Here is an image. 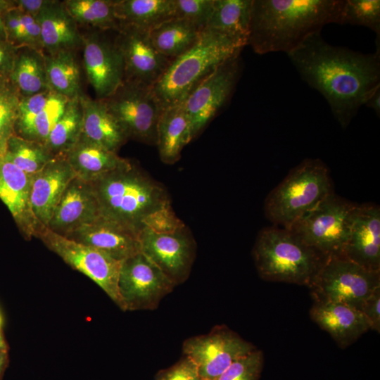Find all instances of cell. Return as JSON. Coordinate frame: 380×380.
<instances>
[{"label": "cell", "mask_w": 380, "mask_h": 380, "mask_svg": "<svg viewBox=\"0 0 380 380\" xmlns=\"http://www.w3.org/2000/svg\"><path fill=\"white\" fill-rule=\"evenodd\" d=\"M182 349L203 380H215L234 362L257 348L226 326H217L207 334L186 339Z\"/></svg>", "instance_id": "4fadbf2b"}, {"label": "cell", "mask_w": 380, "mask_h": 380, "mask_svg": "<svg viewBox=\"0 0 380 380\" xmlns=\"http://www.w3.org/2000/svg\"><path fill=\"white\" fill-rule=\"evenodd\" d=\"M2 329V319H1V314H0V329Z\"/></svg>", "instance_id": "f907efd6"}, {"label": "cell", "mask_w": 380, "mask_h": 380, "mask_svg": "<svg viewBox=\"0 0 380 380\" xmlns=\"http://www.w3.org/2000/svg\"><path fill=\"white\" fill-rule=\"evenodd\" d=\"M76 177L64 156H55L32 176L30 203L38 222L47 227L63 192Z\"/></svg>", "instance_id": "44dd1931"}, {"label": "cell", "mask_w": 380, "mask_h": 380, "mask_svg": "<svg viewBox=\"0 0 380 380\" xmlns=\"http://www.w3.org/2000/svg\"><path fill=\"white\" fill-rule=\"evenodd\" d=\"M5 27L7 41L18 49L26 47L43 52L40 27L35 17L14 6L6 12Z\"/></svg>", "instance_id": "e575fe53"}, {"label": "cell", "mask_w": 380, "mask_h": 380, "mask_svg": "<svg viewBox=\"0 0 380 380\" xmlns=\"http://www.w3.org/2000/svg\"><path fill=\"white\" fill-rule=\"evenodd\" d=\"M214 0H174L175 18L186 20L201 29L206 27Z\"/></svg>", "instance_id": "60d3db41"}, {"label": "cell", "mask_w": 380, "mask_h": 380, "mask_svg": "<svg viewBox=\"0 0 380 380\" xmlns=\"http://www.w3.org/2000/svg\"><path fill=\"white\" fill-rule=\"evenodd\" d=\"M101 215L90 183L75 177L63 192L46 227L66 236Z\"/></svg>", "instance_id": "ffe728a7"}, {"label": "cell", "mask_w": 380, "mask_h": 380, "mask_svg": "<svg viewBox=\"0 0 380 380\" xmlns=\"http://www.w3.org/2000/svg\"><path fill=\"white\" fill-rule=\"evenodd\" d=\"M49 88L56 94L72 99L81 96L80 72L73 50L44 53Z\"/></svg>", "instance_id": "4dcf8cb0"}, {"label": "cell", "mask_w": 380, "mask_h": 380, "mask_svg": "<svg viewBox=\"0 0 380 380\" xmlns=\"http://www.w3.org/2000/svg\"><path fill=\"white\" fill-rule=\"evenodd\" d=\"M83 64L97 99H103L123 83L125 72L121 53L115 40L98 32L82 37Z\"/></svg>", "instance_id": "2e32d148"}, {"label": "cell", "mask_w": 380, "mask_h": 380, "mask_svg": "<svg viewBox=\"0 0 380 380\" xmlns=\"http://www.w3.org/2000/svg\"><path fill=\"white\" fill-rule=\"evenodd\" d=\"M310 316L341 348H346L370 329L359 309L341 303L315 301Z\"/></svg>", "instance_id": "7402d4cb"}, {"label": "cell", "mask_w": 380, "mask_h": 380, "mask_svg": "<svg viewBox=\"0 0 380 380\" xmlns=\"http://www.w3.org/2000/svg\"><path fill=\"white\" fill-rule=\"evenodd\" d=\"M82 124L79 139L116 152L127 141L122 127L101 99L80 96Z\"/></svg>", "instance_id": "603a6c76"}, {"label": "cell", "mask_w": 380, "mask_h": 380, "mask_svg": "<svg viewBox=\"0 0 380 380\" xmlns=\"http://www.w3.org/2000/svg\"><path fill=\"white\" fill-rule=\"evenodd\" d=\"M310 288L315 301L341 303L360 310L380 288V272L367 270L343 256H330Z\"/></svg>", "instance_id": "ba28073f"}, {"label": "cell", "mask_w": 380, "mask_h": 380, "mask_svg": "<svg viewBox=\"0 0 380 380\" xmlns=\"http://www.w3.org/2000/svg\"><path fill=\"white\" fill-rule=\"evenodd\" d=\"M360 310L367 319L370 329L380 331V288L376 289L362 304Z\"/></svg>", "instance_id": "ee69618b"}, {"label": "cell", "mask_w": 380, "mask_h": 380, "mask_svg": "<svg viewBox=\"0 0 380 380\" xmlns=\"http://www.w3.org/2000/svg\"><path fill=\"white\" fill-rule=\"evenodd\" d=\"M141 251L176 286L188 278L195 258L196 244L185 227L171 232L143 228L139 234Z\"/></svg>", "instance_id": "9a60e30c"}, {"label": "cell", "mask_w": 380, "mask_h": 380, "mask_svg": "<svg viewBox=\"0 0 380 380\" xmlns=\"http://www.w3.org/2000/svg\"><path fill=\"white\" fill-rule=\"evenodd\" d=\"M115 15L120 26L150 32L175 18L174 0H118Z\"/></svg>", "instance_id": "83f0119b"}, {"label": "cell", "mask_w": 380, "mask_h": 380, "mask_svg": "<svg viewBox=\"0 0 380 380\" xmlns=\"http://www.w3.org/2000/svg\"><path fill=\"white\" fill-rule=\"evenodd\" d=\"M101 100L128 139L156 145L158 123L163 108L151 89L123 82L113 94Z\"/></svg>", "instance_id": "30bf717a"}, {"label": "cell", "mask_w": 380, "mask_h": 380, "mask_svg": "<svg viewBox=\"0 0 380 380\" xmlns=\"http://www.w3.org/2000/svg\"><path fill=\"white\" fill-rule=\"evenodd\" d=\"M243 46L224 34L205 28L187 51L172 61L151 89L162 108L182 103L220 65L240 54Z\"/></svg>", "instance_id": "277c9868"}, {"label": "cell", "mask_w": 380, "mask_h": 380, "mask_svg": "<svg viewBox=\"0 0 380 380\" xmlns=\"http://www.w3.org/2000/svg\"><path fill=\"white\" fill-rule=\"evenodd\" d=\"M10 73V79L22 97L30 96L51 89L49 88L44 52L21 48Z\"/></svg>", "instance_id": "f546056e"}, {"label": "cell", "mask_w": 380, "mask_h": 380, "mask_svg": "<svg viewBox=\"0 0 380 380\" xmlns=\"http://www.w3.org/2000/svg\"><path fill=\"white\" fill-rule=\"evenodd\" d=\"M156 380H203L194 362L185 356L170 367L160 371Z\"/></svg>", "instance_id": "7bdbcfd3"}, {"label": "cell", "mask_w": 380, "mask_h": 380, "mask_svg": "<svg viewBox=\"0 0 380 380\" xmlns=\"http://www.w3.org/2000/svg\"><path fill=\"white\" fill-rule=\"evenodd\" d=\"M343 257L380 272V208L372 203L358 204Z\"/></svg>", "instance_id": "d6986e66"}, {"label": "cell", "mask_w": 380, "mask_h": 380, "mask_svg": "<svg viewBox=\"0 0 380 380\" xmlns=\"http://www.w3.org/2000/svg\"><path fill=\"white\" fill-rule=\"evenodd\" d=\"M8 363V350H0V380L2 379L4 372Z\"/></svg>", "instance_id": "681fc988"}, {"label": "cell", "mask_w": 380, "mask_h": 380, "mask_svg": "<svg viewBox=\"0 0 380 380\" xmlns=\"http://www.w3.org/2000/svg\"><path fill=\"white\" fill-rule=\"evenodd\" d=\"M64 236L120 262L141 252L139 234L102 215Z\"/></svg>", "instance_id": "ac0fdd59"}, {"label": "cell", "mask_w": 380, "mask_h": 380, "mask_svg": "<svg viewBox=\"0 0 380 380\" xmlns=\"http://www.w3.org/2000/svg\"><path fill=\"white\" fill-rule=\"evenodd\" d=\"M253 0H214L205 28L220 32L243 47L248 45Z\"/></svg>", "instance_id": "4316f807"}, {"label": "cell", "mask_w": 380, "mask_h": 380, "mask_svg": "<svg viewBox=\"0 0 380 380\" xmlns=\"http://www.w3.org/2000/svg\"><path fill=\"white\" fill-rule=\"evenodd\" d=\"M241 72V53L228 59L206 77L182 103L194 139L229 101Z\"/></svg>", "instance_id": "8fae6325"}, {"label": "cell", "mask_w": 380, "mask_h": 380, "mask_svg": "<svg viewBox=\"0 0 380 380\" xmlns=\"http://www.w3.org/2000/svg\"><path fill=\"white\" fill-rule=\"evenodd\" d=\"M53 91L49 89L30 96L22 97L15 123L17 135L28 139L34 122L48 102Z\"/></svg>", "instance_id": "f35d334b"}, {"label": "cell", "mask_w": 380, "mask_h": 380, "mask_svg": "<svg viewBox=\"0 0 380 380\" xmlns=\"http://www.w3.org/2000/svg\"><path fill=\"white\" fill-rule=\"evenodd\" d=\"M190 141L189 122L183 104L163 108L158 120L156 141L162 162L176 163Z\"/></svg>", "instance_id": "484cf974"}, {"label": "cell", "mask_w": 380, "mask_h": 380, "mask_svg": "<svg viewBox=\"0 0 380 380\" xmlns=\"http://www.w3.org/2000/svg\"><path fill=\"white\" fill-rule=\"evenodd\" d=\"M32 176L22 171L6 156L0 158V199L11 213L24 236L37 237L42 226L30 203Z\"/></svg>", "instance_id": "e0dca14e"}, {"label": "cell", "mask_w": 380, "mask_h": 380, "mask_svg": "<svg viewBox=\"0 0 380 380\" xmlns=\"http://www.w3.org/2000/svg\"><path fill=\"white\" fill-rule=\"evenodd\" d=\"M37 237L65 262L94 281L123 310L118 291L122 262L94 248L58 234L46 227L42 228Z\"/></svg>", "instance_id": "9c48e42d"}, {"label": "cell", "mask_w": 380, "mask_h": 380, "mask_svg": "<svg viewBox=\"0 0 380 380\" xmlns=\"http://www.w3.org/2000/svg\"><path fill=\"white\" fill-rule=\"evenodd\" d=\"M18 51L8 41L0 39V75H10Z\"/></svg>", "instance_id": "f6af8a7d"}, {"label": "cell", "mask_w": 380, "mask_h": 380, "mask_svg": "<svg viewBox=\"0 0 380 380\" xmlns=\"http://www.w3.org/2000/svg\"><path fill=\"white\" fill-rule=\"evenodd\" d=\"M357 205L334 193L287 229L327 258L341 256Z\"/></svg>", "instance_id": "52a82bcc"}, {"label": "cell", "mask_w": 380, "mask_h": 380, "mask_svg": "<svg viewBox=\"0 0 380 380\" xmlns=\"http://www.w3.org/2000/svg\"><path fill=\"white\" fill-rule=\"evenodd\" d=\"M334 193L325 163L320 159L307 158L292 168L269 194L265 213L274 225L287 229Z\"/></svg>", "instance_id": "8992f818"}, {"label": "cell", "mask_w": 380, "mask_h": 380, "mask_svg": "<svg viewBox=\"0 0 380 380\" xmlns=\"http://www.w3.org/2000/svg\"><path fill=\"white\" fill-rule=\"evenodd\" d=\"M287 55L302 80L324 97L343 129L380 87V46L373 53L356 52L328 44L319 32Z\"/></svg>", "instance_id": "6da1fadb"}, {"label": "cell", "mask_w": 380, "mask_h": 380, "mask_svg": "<svg viewBox=\"0 0 380 380\" xmlns=\"http://www.w3.org/2000/svg\"><path fill=\"white\" fill-rule=\"evenodd\" d=\"M202 31L191 22L173 18L151 30L149 37L157 51L172 61L190 49Z\"/></svg>", "instance_id": "f1b7e54d"}, {"label": "cell", "mask_w": 380, "mask_h": 380, "mask_svg": "<svg viewBox=\"0 0 380 380\" xmlns=\"http://www.w3.org/2000/svg\"><path fill=\"white\" fill-rule=\"evenodd\" d=\"M115 42L124 63V82L152 89L172 62L152 44L149 32L120 26Z\"/></svg>", "instance_id": "5bb4252c"}, {"label": "cell", "mask_w": 380, "mask_h": 380, "mask_svg": "<svg viewBox=\"0 0 380 380\" xmlns=\"http://www.w3.org/2000/svg\"><path fill=\"white\" fill-rule=\"evenodd\" d=\"M353 25L369 28L380 39V1L345 0L339 25Z\"/></svg>", "instance_id": "8d00e7d4"}, {"label": "cell", "mask_w": 380, "mask_h": 380, "mask_svg": "<svg viewBox=\"0 0 380 380\" xmlns=\"http://www.w3.org/2000/svg\"><path fill=\"white\" fill-rule=\"evenodd\" d=\"M82 124L80 96L70 99L44 146L53 156H64L79 140Z\"/></svg>", "instance_id": "1f68e13d"}, {"label": "cell", "mask_w": 380, "mask_h": 380, "mask_svg": "<svg viewBox=\"0 0 380 380\" xmlns=\"http://www.w3.org/2000/svg\"><path fill=\"white\" fill-rule=\"evenodd\" d=\"M77 24L89 25L101 30H117L115 1L66 0L62 2Z\"/></svg>", "instance_id": "d6a6232c"}, {"label": "cell", "mask_w": 380, "mask_h": 380, "mask_svg": "<svg viewBox=\"0 0 380 380\" xmlns=\"http://www.w3.org/2000/svg\"><path fill=\"white\" fill-rule=\"evenodd\" d=\"M345 0H253L248 45L258 54H289L329 23H340Z\"/></svg>", "instance_id": "7a4b0ae2"}, {"label": "cell", "mask_w": 380, "mask_h": 380, "mask_svg": "<svg viewBox=\"0 0 380 380\" xmlns=\"http://www.w3.org/2000/svg\"><path fill=\"white\" fill-rule=\"evenodd\" d=\"M253 256L264 280L308 287L327 258L291 230L275 225L259 232Z\"/></svg>", "instance_id": "5b68a950"}, {"label": "cell", "mask_w": 380, "mask_h": 380, "mask_svg": "<svg viewBox=\"0 0 380 380\" xmlns=\"http://www.w3.org/2000/svg\"><path fill=\"white\" fill-rule=\"evenodd\" d=\"M77 177L91 182L99 177L127 165L130 160L116 152L79 139L64 155Z\"/></svg>", "instance_id": "d4e9b609"}, {"label": "cell", "mask_w": 380, "mask_h": 380, "mask_svg": "<svg viewBox=\"0 0 380 380\" xmlns=\"http://www.w3.org/2000/svg\"><path fill=\"white\" fill-rule=\"evenodd\" d=\"M364 105L372 108L378 117L380 116V87L369 96Z\"/></svg>", "instance_id": "c3c4849f"}, {"label": "cell", "mask_w": 380, "mask_h": 380, "mask_svg": "<svg viewBox=\"0 0 380 380\" xmlns=\"http://www.w3.org/2000/svg\"><path fill=\"white\" fill-rule=\"evenodd\" d=\"M70 100L53 91L46 106L37 116L27 139L44 145L51 129L62 116Z\"/></svg>", "instance_id": "74e56055"}, {"label": "cell", "mask_w": 380, "mask_h": 380, "mask_svg": "<svg viewBox=\"0 0 380 380\" xmlns=\"http://www.w3.org/2000/svg\"><path fill=\"white\" fill-rule=\"evenodd\" d=\"M90 184L101 215L139 234L148 216L170 205L169 195L163 184L131 161Z\"/></svg>", "instance_id": "3957f363"}, {"label": "cell", "mask_w": 380, "mask_h": 380, "mask_svg": "<svg viewBox=\"0 0 380 380\" xmlns=\"http://www.w3.org/2000/svg\"><path fill=\"white\" fill-rule=\"evenodd\" d=\"M175 286L141 251L121 262L118 291L123 311L154 310Z\"/></svg>", "instance_id": "7c38bea8"}, {"label": "cell", "mask_w": 380, "mask_h": 380, "mask_svg": "<svg viewBox=\"0 0 380 380\" xmlns=\"http://www.w3.org/2000/svg\"><path fill=\"white\" fill-rule=\"evenodd\" d=\"M13 2L15 7L36 18L51 0H18Z\"/></svg>", "instance_id": "bcb514c9"}, {"label": "cell", "mask_w": 380, "mask_h": 380, "mask_svg": "<svg viewBox=\"0 0 380 380\" xmlns=\"http://www.w3.org/2000/svg\"><path fill=\"white\" fill-rule=\"evenodd\" d=\"M14 7V2L10 1L0 0V39L7 41V34L5 27L6 12Z\"/></svg>", "instance_id": "7dc6e473"}, {"label": "cell", "mask_w": 380, "mask_h": 380, "mask_svg": "<svg viewBox=\"0 0 380 380\" xmlns=\"http://www.w3.org/2000/svg\"><path fill=\"white\" fill-rule=\"evenodd\" d=\"M21 99L9 75H0V158L5 156L8 140L15 134Z\"/></svg>", "instance_id": "d590c367"}, {"label": "cell", "mask_w": 380, "mask_h": 380, "mask_svg": "<svg viewBox=\"0 0 380 380\" xmlns=\"http://www.w3.org/2000/svg\"><path fill=\"white\" fill-rule=\"evenodd\" d=\"M41 33L44 53L73 50L80 46L82 36L77 24L62 2L51 0L36 17Z\"/></svg>", "instance_id": "cb8c5ba5"}, {"label": "cell", "mask_w": 380, "mask_h": 380, "mask_svg": "<svg viewBox=\"0 0 380 380\" xmlns=\"http://www.w3.org/2000/svg\"><path fill=\"white\" fill-rule=\"evenodd\" d=\"M185 227L184 223L175 214L171 205H168L148 216L144 227L156 232H171Z\"/></svg>", "instance_id": "b9f144b4"}, {"label": "cell", "mask_w": 380, "mask_h": 380, "mask_svg": "<svg viewBox=\"0 0 380 380\" xmlns=\"http://www.w3.org/2000/svg\"><path fill=\"white\" fill-rule=\"evenodd\" d=\"M5 156L31 176L42 170L55 157L44 144L16 134L9 139Z\"/></svg>", "instance_id": "836d02e7"}, {"label": "cell", "mask_w": 380, "mask_h": 380, "mask_svg": "<svg viewBox=\"0 0 380 380\" xmlns=\"http://www.w3.org/2000/svg\"><path fill=\"white\" fill-rule=\"evenodd\" d=\"M263 362L262 351L255 349L234 362L215 380H258Z\"/></svg>", "instance_id": "ab89813d"}]
</instances>
